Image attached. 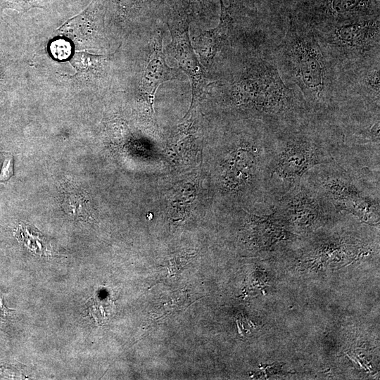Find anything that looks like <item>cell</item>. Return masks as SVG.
Returning <instances> with one entry per match:
<instances>
[{"instance_id": "cell-4", "label": "cell", "mask_w": 380, "mask_h": 380, "mask_svg": "<svg viewBox=\"0 0 380 380\" xmlns=\"http://www.w3.org/2000/svg\"><path fill=\"white\" fill-rule=\"evenodd\" d=\"M274 210L286 228L303 232L316 229L341 216L304 179L277 200Z\"/></svg>"}, {"instance_id": "cell-17", "label": "cell", "mask_w": 380, "mask_h": 380, "mask_svg": "<svg viewBox=\"0 0 380 380\" xmlns=\"http://www.w3.org/2000/svg\"><path fill=\"white\" fill-rule=\"evenodd\" d=\"M13 175V160L11 155L6 156L0 172V182H6Z\"/></svg>"}, {"instance_id": "cell-15", "label": "cell", "mask_w": 380, "mask_h": 380, "mask_svg": "<svg viewBox=\"0 0 380 380\" xmlns=\"http://www.w3.org/2000/svg\"><path fill=\"white\" fill-rule=\"evenodd\" d=\"M50 51L55 58L63 60L70 56L71 47L68 42L58 39L51 44Z\"/></svg>"}, {"instance_id": "cell-14", "label": "cell", "mask_w": 380, "mask_h": 380, "mask_svg": "<svg viewBox=\"0 0 380 380\" xmlns=\"http://www.w3.org/2000/svg\"><path fill=\"white\" fill-rule=\"evenodd\" d=\"M379 65H378L366 72L362 83L365 91L377 106H379Z\"/></svg>"}, {"instance_id": "cell-2", "label": "cell", "mask_w": 380, "mask_h": 380, "mask_svg": "<svg viewBox=\"0 0 380 380\" xmlns=\"http://www.w3.org/2000/svg\"><path fill=\"white\" fill-rule=\"evenodd\" d=\"M341 215H353L372 224L379 220V175L339 163L319 165L303 177Z\"/></svg>"}, {"instance_id": "cell-8", "label": "cell", "mask_w": 380, "mask_h": 380, "mask_svg": "<svg viewBox=\"0 0 380 380\" xmlns=\"http://www.w3.org/2000/svg\"><path fill=\"white\" fill-rule=\"evenodd\" d=\"M173 80L184 79L179 70L167 64L163 49V36L159 34L154 39L141 82V92L152 113L154 112L155 95L158 87L165 82Z\"/></svg>"}, {"instance_id": "cell-13", "label": "cell", "mask_w": 380, "mask_h": 380, "mask_svg": "<svg viewBox=\"0 0 380 380\" xmlns=\"http://www.w3.org/2000/svg\"><path fill=\"white\" fill-rule=\"evenodd\" d=\"M103 59V56L77 52L70 59V63L77 72H89L97 70Z\"/></svg>"}, {"instance_id": "cell-5", "label": "cell", "mask_w": 380, "mask_h": 380, "mask_svg": "<svg viewBox=\"0 0 380 380\" xmlns=\"http://www.w3.org/2000/svg\"><path fill=\"white\" fill-rule=\"evenodd\" d=\"M189 18L187 14L168 23L171 41L166 46L167 54L174 58L182 70L190 79L191 101L189 110L197 107L200 99L210 84L205 68L198 59L190 41Z\"/></svg>"}, {"instance_id": "cell-6", "label": "cell", "mask_w": 380, "mask_h": 380, "mask_svg": "<svg viewBox=\"0 0 380 380\" xmlns=\"http://www.w3.org/2000/svg\"><path fill=\"white\" fill-rule=\"evenodd\" d=\"M379 15L330 25L325 41L343 53H366L379 49Z\"/></svg>"}, {"instance_id": "cell-10", "label": "cell", "mask_w": 380, "mask_h": 380, "mask_svg": "<svg viewBox=\"0 0 380 380\" xmlns=\"http://www.w3.org/2000/svg\"><path fill=\"white\" fill-rule=\"evenodd\" d=\"M16 238L32 253L42 256H48L51 253V243L48 239L35 227L20 222L15 231Z\"/></svg>"}, {"instance_id": "cell-12", "label": "cell", "mask_w": 380, "mask_h": 380, "mask_svg": "<svg viewBox=\"0 0 380 380\" xmlns=\"http://www.w3.org/2000/svg\"><path fill=\"white\" fill-rule=\"evenodd\" d=\"M58 0H0V18L6 9L15 10L20 13H25L32 8H45Z\"/></svg>"}, {"instance_id": "cell-1", "label": "cell", "mask_w": 380, "mask_h": 380, "mask_svg": "<svg viewBox=\"0 0 380 380\" xmlns=\"http://www.w3.org/2000/svg\"><path fill=\"white\" fill-rule=\"evenodd\" d=\"M339 141L327 139L298 123L274 131L271 157L266 172V191L275 203L298 185L312 168L338 163Z\"/></svg>"}, {"instance_id": "cell-18", "label": "cell", "mask_w": 380, "mask_h": 380, "mask_svg": "<svg viewBox=\"0 0 380 380\" xmlns=\"http://www.w3.org/2000/svg\"><path fill=\"white\" fill-rule=\"evenodd\" d=\"M189 4L191 6H205L209 1V0H187Z\"/></svg>"}, {"instance_id": "cell-11", "label": "cell", "mask_w": 380, "mask_h": 380, "mask_svg": "<svg viewBox=\"0 0 380 380\" xmlns=\"http://www.w3.org/2000/svg\"><path fill=\"white\" fill-rule=\"evenodd\" d=\"M63 205L67 213L74 218L85 219L88 217L87 201L82 194L68 192L64 196Z\"/></svg>"}, {"instance_id": "cell-9", "label": "cell", "mask_w": 380, "mask_h": 380, "mask_svg": "<svg viewBox=\"0 0 380 380\" xmlns=\"http://www.w3.org/2000/svg\"><path fill=\"white\" fill-rule=\"evenodd\" d=\"M220 17L218 25L214 28L201 32L194 39L193 47L203 67L211 65L232 28L233 18L229 10L223 0H220Z\"/></svg>"}, {"instance_id": "cell-16", "label": "cell", "mask_w": 380, "mask_h": 380, "mask_svg": "<svg viewBox=\"0 0 380 380\" xmlns=\"http://www.w3.org/2000/svg\"><path fill=\"white\" fill-rule=\"evenodd\" d=\"M140 1L141 0H115L120 15L125 17L134 13Z\"/></svg>"}, {"instance_id": "cell-7", "label": "cell", "mask_w": 380, "mask_h": 380, "mask_svg": "<svg viewBox=\"0 0 380 380\" xmlns=\"http://www.w3.org/2000/svg\"><path fill=\"white\" fill-rule=\"evenodd\" d=\"M310 13L330 25L379 15V3L376 0H312Z\"/></svg>"}, {"instance_id": "cell-3", "label": "cell", "mask_w": 380, "mask_h": 380, "mask_svg": "<svg viewBox=\"0 0 380 380\" xmlns=\"http://www.w3.org/2000/svg\"><path fill=\"white\" fill-rule=\"evenodd\" d=\"M282 58L289 75L303 95L308 111L327 109L329 75L324 54L315 35L293 25L283 44Z\"/></svg>"}]
</instances>
